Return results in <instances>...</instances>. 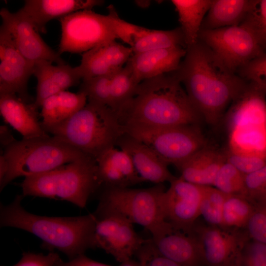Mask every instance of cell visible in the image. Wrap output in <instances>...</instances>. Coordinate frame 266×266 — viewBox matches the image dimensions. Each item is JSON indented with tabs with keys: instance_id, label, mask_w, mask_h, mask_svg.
<instances>
[{
	"instance_id": "6da1fadb",
	"label": "cell",
	"mask_w": 266,
	"mask_h": 266,
	"mask_svg": "<svg viewBox=\"0 0 266 266\" xmlns=\"http://www.w3.org/2000/svg\"><path fill=\"white\" fill-rule=\"evenodd\" d=\"M186 49L184 60L174 73L202 119L216 125L248 82L228 68L201 41Z\"/></svg>"
},
{
	"instance_id": "7a4b0ae2",
	"label": "cell",
	"mask_w": 266,
	"mask_h": 266,
	"mask_svg": "<svg viewBox=\"0 0 266 266\" xmlns=\"http://www.w3.org/2000/svg\"><path fill=\"white\" fill-rule=\"evenodd\" d=\"M174 72L140 82L117 113L124 126L200 125L202 118Z\"/></svg>"
},
{
	"instance_id": "3957f363",
	"label": "cell",
	"mask_w": 266,
	"mask_h": 266,
	"mask_svg": "<svg viewBox=\"0 0 266 266\" xmlns=\"http://www.w3.org/2000/svg\"><path fill=\"white\" fill-rule=\"evenodd\" d=\"M23 198L18 195L10 204H0V227H13L31 233L42 241V248L50 252L57 250L69 260L89 249L96 248L94 213L66 217L36 215L22 207Z\"/></svg>"
},
{
	"instance_id": "277c9868",
	"label": "cell",
	"mask_w": 266,
	"mask_h": 266,
	"mask_svg": "<svg viewBox=\"0 0 266 266\" xmlns=\"http://www.w3.org/2000/svg\"><path fill=\"white\" fill-rule=\"evenodd\" d=\"M42 128L48 133L95 160L105 151L115 147L125 133L116 112L106 106L89 102L62 123Z\"/></svg>"
},
{
	"instance_id": "5b68a950",
	"label": "cell",
	"mask_w": 266,
	"mask_h": 266,
	"mask_svg": "<svg viewBox=\"0 0 266 266\" xmlns=\"http://www.w3.org/2000/svg\"><path fill=\"white\" fill-rule=\"evenodd\" d=\"M20 185L24 197L66 200L81 208L101 187L96 161L90 156L43 173L26 177Z\"/></svg>"
},
{
	"instance_id": "8992f818",
	"label": "cell",
	"mask_w": 266,
	"mask_h": 266,
	"mask_svg": "<svg viewBox=\"0 0 266 266\" xmlns=\"http://www.w3.org/2000/svg\"><path fill=\"white\" fill-rule=\"evenodd\" d=\"M107 15H102L91 10H82L60 18L59 54L83 53L116 39L131 47L139 26L121 19L113 5H109Z\"/></svg>"
},
{
	"instance_id": "52a82bcc",
	"label": "cell",
	"mask_w": 266,
	"mask_h": 266,
	"mask_svg": "<svg viewBox=\"0 0 266 266\" xmlns=\"http://www.w3.org/2000/svg\"><path fill=\"white\" fill-rule=\"evenodd\" d=\"M266 89L248 82L227 111L228 146L238 154L266 158Z\"/></svg>"
},
{
	"instance_id": "ba28073f",
	"label": "cell",
	"mask_w": 266,
	"mask_h": 266,
	"mask_svg": "<svg viewBox=\"0 0 266 266\" xmlns=\"http://www.w3.org/2000/svg\"><path fill=\"white\" fill-rule=\"evenodd\" d=\"M8 172L0 192L17 177L43 173L89 156L55 136L24 138L4 149Z\"/></svg>"
},
{
	"instance_id": "9c48e42d",
	"label": "cell",
	"mask_w": 266,
	"mask_h": 266,
	"mask_svg": "<svg viewBox=\"0 0 266 266\" xmlns=\"http://www.w3.org/2000/svg\"><path fill=\"white\" fill-rule=\"evenodd\" d=\"M102 188L93 213L95 216L117 215L142 226L151 234L166 222L163 207L166 189L163 184L143 189Z\"/></svg>"
},
{
	"instance_id": "30bf717a",
	"label": "cell",
	"mask_w": 266,
	"mask_h": 266,
	"mask_svg": "<svg viewBox=\"0 0 266 266\" xmlns=\"http://www.w3.org/2000/svg\"><path fill=\"white\" fill-rule=\"evenodd\" d=\"M124 127L126 133L146 144L168 166H176L200 150L210 146L200 125Z\"/></svg>"
},
{
	"instance_id": "8fae6325",
	"label": "cell",
	"mask_w": 266,
	"mask_h": 266,
	"mask_svg": "<svg viewBox=\"0 0 266 266\" xmlns=\"http://www.w3.org/2000/svg\"><path fill=\"white\" fill-rule=\"evenodd\" d=\"M199 40L235 73L266 52L255 33L244 22L236 26L200 30Z\"/></svg>"
},
{
	"instance_id": "7c38bea8",
	"label": "cell",
	"mask_w": 266,
	"mask_h": 266,
	"mask_svg": "<svg viewBox=\"0 0 266 266\" xmlns=\"http://www.w3.org/2000/svg\"><path fill=\"white\" fill-rule=\"evenodd\" d=\"M95 217L96 248L103 250L120 263L132 259L146 240L123 217L114 214Z\"/></svg>"
},
{
	"instance_id": "4fadbf2b",
	"label": "cell",
	"mask_w": 266,
	"mask_h": 266,
	"mask_svg": "<svg viewBox=\"0 0 266 266\" xmlns=\"http://www.w3.org/2000/svg\"><path fill=\"white\" fill-rule=\"evenodd\" d=\"M0 94H15L32 103L28 84L34 63L28 61L16 48L11 34L3 24L0 28Z\"/></svg>"
},
{
	"instance_id": "5bb4252c",
	"label": "cell",
	"mask_w": 266,
	"mask_h": 266,
	"mask_svg": "<svg viewBox=\"0 0 266 266\" xmlns=\"http://www.w3.org/2000/svg\"><path fill=\"white\" fill-rule=\"evenodd\" d=\"M221 227L196 226L190 233L196 238L202 264L206 266H237L241 249L248 240L242 233Z\"/></svg>"
},
{
	"instance_id": "9a60e30c",
	"label": "cell",
	"mask_w": 266,
	"mask_h": 266,
	"mask_svg": "<svg viewBox=\"0 0 266 266\" xmlns=\"http://www.w3.org/2000/svg\"><path fill=\"white\" fill-rule=\"evenodd\" d=\"M165 191L163 200L165 220L174 228L189 233L200 216L204 186L176 177Z\"/></svg>"
},
{
	"instance_id": "2e32d148",
	"label": "cell",
	"mask_w": 266,
	"mask_h": 266,
	"mask_svg": "<svg viewBox=\"0 0 266 266\" xmlns=\"http://www.w3.org/2000/svg\"><path fill=\"white\" fill-rule=\"evenodd\" d=\"M0 15L2 24L9 31L16 48L28 61L33 63L46 61L57 65L66 64L61 55L43 40L39 33L18 11L12 13L2 8Z\"/></svg>"
},
{
	"instance_id": "e0dca14e",
	"label": "cell",
	"mask_w": 266,
	"mask_h": 266,
	"mask_svg": "<svg viewBox=\"0 0 266 266\" xmlns=\"http://www.w3.org/2000/svg\"><path fill=\"white\" fill-rule=\"evenodd\" d=\"M151 235L153 245L166 258L183 266L202 264L198 242L192 233L175 228L166 222Z\"/></svg>"
},
{
	"instance_id": "ac0fdd59",
	"label": "cell",
	"mask_w": 266,
	"mask_h": 266,
	"mask_svg": "<svg viewBox=\"0 0 266 266\" xmlns=\"http://www.w3.org/2000/svg\"><path fill=\"white\" fill-rule=\"evenodd\" d=\"M133 54L131 47L112 40L84 52L77 67L82 80L112 74L122 68Z\"/></svg>"
},
{
	"instance_id": "d6986e66",
	"label": "cell",
	"mask_w": 266,
	"mask_h": 266,
	"mask_svg": "<svg viewBox=\"0 0 266 266\" xmlns=\"http://www.w3.org/2000/svg\"><path fill=\"white\" fill-rule=\"evenodd\" d=\"M116 145L129 155L137 173L144 182L160 184L170 182L176 177L169 170L168 165L152 149L126 133Z\"/></svg>"
},
{
	"instance_id": "ffe728a7",
	"label": "cell",
	"mask_w": 266,
	"mask_h": 266,
	"mask_svg": "<svg viewBox=\"0 0 266 266\" xmlns=\"http://www.w3.org/2000/svg\"><path fill=\"white\" fill-rule=\"evenodd\" d=\"M98 0H26L18 11L38 33H46V25L58 19L82 10H91L101 5Z\"/></svg>"
},
{
	"instance_id": "44dd1931",
	"label": "cell",
	"mask_w": 266,
	"mask_h": 266,
	"mask_svg": "<svg viewBox=\"0 0 266 266\" xmlns=\"http://www.w3.org/2000/svg\"><path fill=\"white\" fill-rule=\"evenodd\" d=\"M96 161L102 187L130 188L144 182L137 173L129 155L120 149L109 148Z\"/></svg>"
},
{
	"instance_id": "7402d4cb",
	"label": "cell",
	"mask_w": 266,
	"mask_h": 266,
	"mask_svg": "<svg viewBox=\"0 0 266 266\" xmlns=\"http://www.w3.org/2000/svg\"><path fill=\"white\" fill-rule=\"evenodd\" d=\"M52 63L42 61L34 65L33 75L37 85L33 103L38 108L48 97L77 85L82 80L77 66L66 64L55 66Z\"/></svg>"
},
{
	"instance_id": "603a6c76",
	"label": "cell",
	"mask_w": 266,
	"mask_h": 266,
	"mask_svg": "<svg viewBox=\"0 0 266 266\" xmlns=\"http://www.w3.org/2000/svg\"><path fill=\"white\" fill-rule=\"evenodd\" d=\"M182 46L133 54L129 61L138 83L164 74L176 71L186 55Z\"/></svg>"
},
{
	"instance_id": "cb8c5ba5",
	"label": "cell",
	"mask_w": 266,
	"mask_h": 266,
	"mask_svg": "<svg viewBox=\"0 0 266 266\" xmlns=\"http://www.w3.org/2000/svg\"><path fill=\"white\" fill-rule=\"evenodd\" d=\"M38 109L33 102H27L15 94H0L1 116L24 138L49 135L39 121Z\"/></svg>"
},
{
	"instance_id": "d4e9b609",
	"label": "cell",
	"mask_w": 266,
	"mask_h": 266,
	"mask_svg": "<svg viewBox=\"0 0 266 266\" xmlns=\"http://www.w3.org/2000/svg\"><path fill=\"white\" fill-rule=\"evenodd\" d=\"M224 150L209 146L197 151L175 166L181 178L200 186H212L215 175L226 162Z\"/></svg>"
},
{
	"instance_id": "484cf974",
	"label": "cell",
	"mask_w": 266,
	"mask_h": 266,
	"mask_svg": "<svg viewBox=\"0 0 266 266\" xmlns=\"http://www.w3.org/2000/svg\"><path fill=\"white\" fill-rule=\"evenodd\" d=\"M258 0H213L200 30H214L240 25Z\"/></svg>"
},
{
	"instance_id": "4316f807",
	"label": "cell",
	"mask_w": 266,
	"mask_h": 266,
	"mask_svg": "<svg viewBox=\"0 0 266 266\" xmlns=\"http://www.w3.org/2000/svg\"><path fill=\"white\" fill-rule=\"evenodd\" d=\"M87 98L82 93L64 91L47 98L41 106L42 127L58 125L66 121L87 104Z\"/></svg>"
},
{
	"instance_id": "83f0119b",
	"label": "cell",
	"mask_w": 266,
	"mask_h": 266,
	"mask_svg": "<svg viewBox=\"0 0 266 266\" xmlns=\"http://www.w3.org/2000/svg\"><path fill=\"white\" fill-rule=\"evenodd\" d=\"M213 0H172L179 17L186 49L199 41L203 20Z\"/></svg>"
},
{
	"instance_id": "f1b7e54d",
	"label": "cell",
	"mask_w": 266,
	"mask_h": 266,
	"mask_svg": "<svg viewBox=\"0 0 266 266\" xmlns=\"http://www.w3.org/2000/svg\"><path fill=\"white\" fill-rule=\"evenodd\" d=\"M176 46L186 49L185 37L180 27L163 31L140 27L133 36L131 47L134 54Z\"/></svg>"
},
{
	"instance_id": "f546056e",
	"label": "cell",
	"mask_w": 266,
	"mask_h": 266,
	"mask_svg": "<svg viewBox=\"0 0 266 266\" xmlns=\"http://www.w3.org/2000/svg\"><path fill=\"white\" fill-rule=\"evenodd\" d=\"M139 83L135 80L128 62L113 75L110 85L109 107L117 113L134 96Z\"/></svg>"
},
{
	"instance_id": "4dcf8cb0",
	"label": "cell",
	"mask_w": 266,
	"mask_h": 266,
	"mask_svg": "<svg viewBox=\"0 0 266 266\" xmlns=\"http://www.w3.org/2000/svg\"><path fill=\"white\" fill-rule=\"evenodd\" d=\"M254 207L244 197L228 195L223 206L222 227L245 228Z\"/></svg>"
},
{
	"instance_id": "1f68e13d",
	"label": "cell",
	"mask_w": 266,
	"mask_h": 266,
	"mask_svg": "<svg viewBox=\"0 0 266 266\" xmlns=\"http://www.w3.org/2000/svg\"><path fill=\"white\" fill-rule=\"evenodd\" d=\"M228 195L211 186H204L200 216L212 226L222 227L223 206Z\"/></svg>"
},
{
	"instance_id": "d6a6232c",
	"label": "cell",
	"mask_w": 266,
	"mask_h": 266,
	"mask_svg": "<svg viewBox=\"0 0 266 266\" xmlns=\"http://www.w3.org/2000/svg\"><path fill=\"white\" fill-rule=\"evenodd\" d=\"M212 186L227 195L245 198L244 175L226 161L217 171Z\"/></svg>"
},
{
	"instance_id": "836d02e7",
	"label": "cell",
	"mask_w": 266,
	"mask_h": 266,
	"mask_svg": "<svg viewBox=\"0 0 266 266\" xmlns=\"http://www.w3.org/2000/svg\"><path fill=\"white\" fill-rule=\"evenodd\" d=\"M114 73L82 79L78 92L86 96L88 102L109 107Z\"/></svg>"
},
{
	"instance_id": "e575fe53",
	"label": "cell",
	"mask_w": 266,
	"mask_h": 266,
	"mask_svg": "<svg viewBox=\"0 0 266 266\" xmlns=\"http://www.w3.org/2000/svg\"><path fill=\"white\" fill-rule=\"evenodd\" d=\"M245 198L257 203L266 202V166L244 175Z\"/></svg>"
},
{
	"instance_id": "d590c367",
	"label": "cell",
	"mask_w": 266,
	"mask_h": 266,
	"mask_svg": "<svg viewBox=\"0 0 266 266\" xmlns=\"http://www.w3.org/2000/svg\"><path fill=\"white\" fill-rule=\"evenodd\" d=\"M226 161L244 175L266 166V158L233 153L227 148L224 150Z\"/></svg>"
},
{
	"instance_id": "8d00e7d4",
	"label": "cell",
	"mask_w": 266,
	"mask_h": 266,
	"mask_svg": "<svg viewBox=\"0 0 266 266\" xmlns=\"http://www.w3.org/2000/svg\"><path fill=\"white\" fill-rule=\"evenodd\" d=\"M237 266H266V244L247 240L240 252Z\"/></svg>"
},
{
	"instance_id": "74e56055",
	"label": "cell",
	"mask_w": 266,
	"mask_h": 266,
	"mask_svg": "<svg viewBox=\"0 0 266 266\" xmlns=\"http://www.w3.org/2000/svg\"><path fill=\"white\" fill-rule=\"evenodd\" d=\"M236 73L247 81L266 89V52L241 67Z\"/></svg>"
},
{
	"instance_id": "f35d334b",
	"label": "cell",
	"mask_w": 266,
	"mask_h": 266,
	"mask_svg": "<svg viewBox=\"0 0 266 266\" xmlns=\"http://www.w3.org/2000/svg\"><path fill=\"white\" fill-rule=\"evenodd\" d=\"M245 228L252 240L266 244V202L254 207Z\"/></svg>"
},
{
	"instance_id": "ab89813d",
	"label": "cell",
	"mask_w": 266,
	"mask_h": 266,
	"mask_svg": "<svg viewBox=\"0 0 266 266\" xmlns=\"http://www.w3.org/2000/svg\"><path fill=\"white\" fill-rule=\"evenodd\" d=\"M135 255L142 266H183L160 253L151 239L146 240Z\"/></svg>"
},
{
	"instance_id": "60d3db41",
	"label": "cell",
	"mask_w": 266,
	"mask_h": 266,
	"mask_svg": "<svg viewBox=\"0 0 266 266\" xmlns=\"http://www.w3.org/2000/svg\"><path fill=\"white\" fill-rule=\"evenodd\" d=\"M243 22L254 31L266 50V0H258Z\"/></svg>"
},
{
	"instance_id": "b9f144b4",
	"label": "cell",
	"mask_w": 266,
	"mask_h": 266,
	"mask_svg": "<svg viewBox=\"0 0 266 266\" xmlns=\"http://www.w3.org/2000/svg\"><path fill=\"white\" fill-rule=\"evenodd\" d=\"M60 258L54 252H50L47 255L25 252L20 261L12 266H54Z\"/></svg>"
},
{
	"instance_id": "7bdbcfd3",
	"label": "cell",
	"mask_w": 266,
	"mask_h": 266,
	"mask_svg": "<svg viewBox=\"0 0 266 266\" xmlns=\"http://www.w3.org/2000/svg\"><path fill=\"white\" fill-rule=\"evenodd\" d=\"M54 266H113L94 261L87 257L85 254L80 255L68 262H64L60 258Z\"/></svg>"
},
{
	"instance_id": "ee69618b",
	"label": "cell",
	"mask_w": 266,
	"mask_h": 266,
	"mask_svg": "<svg viewBox=\"0 0 266 266\" xmlns=\"http://www.w3.org/2000/svg\"><path fill=\"white\" fill-rule=\"evenodd\" d=\"M16 140L7 125H2L0 126V142L2 148L4 149Z\"/></svg>"
},
{
	"instance_id": "f6af8a7d",
	"label": "cell",
	"mask_w": 266,
	"mask_h": 266,
	"mask_svg": "<svg viewBox=\"0 0 266 266\" xmlns=\"http://www.w3.org/2000/svg\"><path fill=\"white\" fill-rule=\"evenodd\" d=\"M8 169V163L3 153L0 156V183L4 179Z\"/></svg>"
},
{
	"instance_id": "bcb514c9",
	"label": "cell",
	"mask_w": 266,
	"mask_h": 266,
	"mask_svg": "<svg viewBox=\"0 0 266 266\" xmlns=\"http://www.w3.org/2000/svg\"><path fill=\"white\" fill-rule=\"evenodd\" d=\"M142 266L139 262L137 261H134L132 259L126 261L124 262L120 263L119 266Z\"/></svg>"
},
{
	"instance_id": "7dc6e473",
	"label": "cell",
	"mask_w": 266,
	"mask_h": 266,
	"mask_svg": "<svg viewBox=\"0 0 266 266\" xmlns=\"http://www.w3.org/2000/svg\"><path fill=\"white\" fill-rule=\"evenodd\" d=\"M150 1L148 0H137L136 3L140 7H148L150 4Z\"/></svg>"
}]
</instances>
